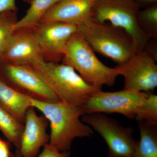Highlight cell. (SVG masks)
I'll return each mask as SVG.
<instances>
[{
    "instance_id": "1",
    "label": "cell",
    "mask_w": 157,
    "mask_h": 157,
    "mask_svg": "<svg viewBox=\"0 0 157 157\" xmlns=\"http://www.w3.org/2000/svg\"><path fill=\"white\" fill-rule=\"evenodd\" d=\"M30 100L32 107L48 120L51 129L48 143L59 151H70L75 138L92 136V128L81 121L84 115L82 107L61 101L48 103Z\"/></svg>"
},
{
    "instance_id": "2",
    "label": "cell",
    "mask_w": 157,
    "mask_h": 157,
    "mask_svg": "<svg viewBox=\"0 0 157 157\" xmlns=\"http://www.w3.org/2000/svg\"><path fill=\"white\" fill-rule=\"evenodd\" d=\"M63 102L82 107L101 88L89 84L70 66L43 58L26 63Z\"/></svg>"
},
{
    "instance_id": "3",
    "label": "cell",
    "mask_w": 157,
    "mask_h": 157,
    "mask_svg": "<svg viewBox=\"0 0 157 157\" xmlns=\"http://www.w3.org/2000/svg\"><path fill=\"white\" fill-rule=\"evenodd\" d=\"M77 33L94 51L122 64L137 53L131 36L122 29L89 17L77 25Z\"/></svg>"
},
{
    "instance_id": "4",
    "label": "cell",
    "mask_w": 157,
    "mask_h": 157,
    "mask_svg": "<svg viewBox=\"0 0 157 157\" xmlns=\"http://www.w3.org/2000/svg\"><path fill=\"white\" fill-rule=\"evenodd\" d=\"M61 61L73 67L88 83L100 88L104 85L112 86L120 76L118 69L102 63L77 32L67 42Z\"/></svg>"
},
{
    "instance_id": "5",
    "label": "cell",
    "mask_w": 157,
    "mask_h": 157,
    "mask_svg": "<svg viewBox=\"0 0 157 157\" xmlns=\"http://www.w3.org/2000/svg\"><path fill=\"white\" fill-rule=\"evenodd\" d=\"M140 7L134 0H97L90 17L99 22H109L125 31L139 53L151 39L138 25L137 15Z\"/></svg>"
},
{
    "instance_id": "6",
    "label": "cell",
    "mask_w": 157,
    "mask_h": 157,
    "mask_svg": "<svg viewBox=\"0 0 157 157\" xmlns=\"http://www.w3.org/2000/svg\"><path fill=\"white\" fill-rule=\"evenodd\" d=\"M81 119L104 138L108 157H130L135 152L138 140L133 137L132 127L122 126L118 121L101 113L84 114Z\"/></svg>"
},
{
    "instance_id": "7",
    "label": "cell",
    "mask_w": 157,
    "mask_h": 157,
    "mask_svg": "<svg viewBox=\"0 0 157 157\" xmlns=\"http://www.w3.org/2000/svg\"><path fill=\"white\" fill-rule=\"evenodd\" d=\"M148 94L124 89L115 92L100 90L93 94L82 107L84 114L118 113L135 119L138 108Z\"/></svg>"
},
{
    "instance_id": "8",
    "label": "cell",
    "mask_w": 157,
    "mask_h": 157,
    "mask_svg": "<svg viewBox=\"0 0 157 157\" xmlns=\"http://www.w3.org/2000/svg\"><path fill=\"white\" fill-rule=\"evenodd\" d=\"M3 81L29 98L42 102L60 101L44 80L28 65L4 62L2 66Z\"/></svg>"
},
{
    "instance_id": "9",
    "label": "cell",
    "mask_w": 157,
    "mask_h": 157,
    "mask_svg": "<svg viewBox=\"0 0 157 157\" xmlns=\"http://www.w3.org/2000/svg\"><path fill=\"white\" fill-rule=\"evenodd\" d=\"M157 61L145 50L117 67L124 78V89L149 93L157 87Z\"/></svg>"
},
{
    "instance_id": "10",
    "label": "cell",
    "mask_w": 157,
    "mask_h": 157,
    "mask_svg": "<svg viewBox=\"0 0 157 157\" xmlns=\"http://www.w3.org/2000/svg\"><path fill=\"white\" fill-rule=\"evenodd\" d=\"M30 29L44 60L57 63L62 60L68 40L77 32V25L62 22L38 23Z\"/></svg>"
},
{
    "instance_id": "11",
    "label": "cell",
    "mask_w": 157,
    "mask_h": 157,
    "mask_svg": "<svg viewBox=\"0 0 157 157\" xmlns=\"http://www.w3.org/2000/svg\"><path fill=\"white\" fill-rule=\"evenodd\" d=\"M48 120L43 115H38L34 107L29 108L18 149L22 157H36L41 147L48 143Z\"/></svg>"
},
{
    "instance_id": "12",
    "label": "cell",
    "mask_w": 157,
    "mask_h": 157,
    "mask_svg": "<svg viewBox=\"0 0 157 157\" xmlns=\"http://www.w3.org/2000/svg\"><path fill=\"white\" fill-rule=\"evenodd\" d=\"M39 58H43L42 50L32 29L28 28L15 30L0 60L23 64Z\"/></svg>"
},
{
    "instance_id": "13",
    "label": "cell",
    "mask_w": 157,
    "mask_h": 157,
    "mask_svg": "<svg viewBox=\"0 0 157 157\" xmlns=\"http://www.w3.org/2000/svg\"><path fill=\"white\" fill-rule=\"evenodd\" d=\"M97 0H60L39 23L62 22L78 25L90 17Z\"/></svg>"
},
{
    "instance_id": "14",
    "label": "cell",
    "mask_w": 157,
    "mask_h": 157,
    "mask_svg": "<svg viewBox=\"0 0 157 157\" xmlns=\"http://www.w3.org/2000/svg\"><path fill=\"white\" fill-rule=\"evenodd\" d=\"M0 105L24 124L27 111L32 107L30 98L12 88L1 78Z\"/></svg>"
},
{
    "instance_id": "15",
    "label": "cell",
    "mask_w": 157,
    "mask_h": 157,
    "mask_svg": "<svg viewBox=\"0 0 157 157\" xmlns=\"http://www.w3.org/2000/svg\"><path fill=\"white\" fill-rule=\"evenodd\" d=\"M140 139L130 157H157V125L143 121H138Z\"/></svg>"
},
{
    "instance_id": "16",
    "label": "cell",
    "mask_w": 157,
    "mask_h": 157,
    "mask_svg": "<svg viewBox=\"0 0 157 157\" xmlns=\"http://www.w3.org/2000/svg\"><path fill=\"white\" fill-rule=\"evenodd\" d=\"M60 0H31L24 16L18 20L15 30L30 28L39 22L44 14Z\"/></svg>"
},
{
    "instance_id": "17",
    "label": "cell",
    "mask_w": 157,
    "mask_h": 157,
    "mask_svg": "<svg viewBox=\"0 0 157 157\" xmlns=\"http://www.w3.org/2000/svg\"><path fill=\"white\" fill-rule=\"evenodd\" d=\"M24 124L0 105V131L16 149H19Z\"/></svg>"
},
{
    "instance_id": "18",
    "label": "cell",
    "mask_w": 157,
    "mask_h": 157,
    "mask_svg": "<svg viewBox=\"0 0 157 157\" xmlns=\"http://www.w3.org/2000/svg\"><path fill=\"white\" fill-rule=\"evenodd\" d=\"M138 25L151 39L157 38V6H148L139 11L137 15Z\"/></svg>"
},
{
    "instance_id": "19",
    "label": "cell",
    "mask_w": 157,
    "mask_h": 157,
    "mask_svg": "<svg viewBox=\"0 0 157 157\" xmlns=\"http://www.w3.org/2000/svg\"><path fill=\"white\" fill-rule=\"evenodd\" d=\"M17 11H9L0 14V59L18 21Z\"/></svg>"
},
{
    "instance_id": "20",
    "label": "cell",
    "mask_w": 157,
    "mask_h": 157,
    "mask_svg": "<svg viewBox=\"0 0 157 157\" xmlns=\"http://www.w3.org/2000/svg\"><path fill=\"white\" fill-rule=\"evenodd\" d=\"M135 119L157 125V95L148 93L146 98L138 108Z\"/></svg>"
},
{
    "instance_id": "21",
    "label": "cell",
    "mask_w": 157,
    "mask_h": 157,
    "mask_svg": "<svg viewBox=\"0 0 157 157\" xmlns=\"http://www.w3.org/2000/svg\"><path fill=\"white\" fill-rule=\"evenodd\" d=\"M70 151H60L46 143L43 146L42 151L36 157H70Z\"/></svg>"
},
{
    "instance_id": "22",
    "label": "cell",
    "mask_w": 157,
    "mask_h": 157,
    "mask_svg": "<svg viewBox=\"0 0 157 157\" xmlns=\"http://www.w3.org/2000/svg\"><path fill=\"white\" fill-rule=\"evenodd\" d=\"M13 11H17L16 0H0V14Z\"/></svg>"
},
{
    "instance_id": "23",
    "label": "cell",
    "mask_w": 157,
    "mask_h": 157,
    "mask_svg": "<svg viewBox=\"0 0 157 157\" xmlns=\"http://www.w3.org/2000/svg\"><path fill=\"white\" fill-rule=\"evenodd\" d=\"M10 142L0 137V157H14L11 151Z\"/></svg>"
},
{
    "instance_id": "24",
    "label": "cell",
    "mask_w": 157,
    "mask_h": 157,
    "mask_svg": "<svg viewBox=\"0 0 157 157\" xmlns=\"http://www.w3.org/2000/svg\"><path fill=\"white\" fill-rule=\"evenodd\" d=\"M136 3L141 7L142 5H147V6H152V5L156 4L157 0H134Z\"/></svg>"
},
{
    "instance_id": "25",
    "label": "cell",
    "mask_w": 157,
    "mask_h": 157,
    "mask_svg": "<svg viewBox=\"0 0 157 157\" xmlns=\"http://www.w3.org/2000/svg\"><path fill=\"white\" fill-rule=\"evenodd\" d=\"M14 157H22L18 149H16V151L14 154Z\"/></svg>"
}]
</instances>
